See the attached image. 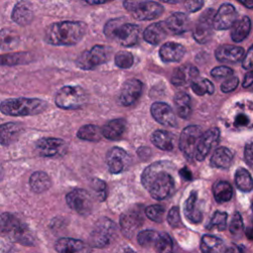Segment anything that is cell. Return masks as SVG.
Wrapping results in <instances>:
<instances>
[{
    "label": "cell",
    "mask_w": 253,
    "mask_h": 253,
    "mask_svg": "<svg viewBox=\"0 0 253 253\" xmlns=\"http://www.w3.org/2000/svg\"><path fill=\"white\" fill-rule=\"evenodd\" d=\"M152 143L159 149L171 151L174 148L173 135L164 129H157L151 134Z\"/></svg>",
    "instance_id": "30"
},
{
    "label": "cell",
    "mask_w": 253,
    "mask_h": 253,
    "mask_svg": "<svg viewBox=\"0 0 253 253\" xmlns=\"http://www.w3.org/2000/svg\"><path fill=\"white\" fill-rule=\"evenodd\" d=\"M87 32L84 22L63 21L49 25L44 32V41L52 45H74Z\"/></svg>",
    "instance_id": "2"
},
{
    "label": "cell",
    "mask_w": 253,
    "mask_h": 253,
    "mask_svg": "<svg viewBox=\"0 0 253 253\" xmlns=\"http://www.w3.org/2000/svg\"><path fill=\"white\" fill-rule=\"evenodd\" d=\"M16 242H19L23 245L32 246L35 244L36 238L32 230L26 225L21 222L18 223V225L12 230V232L9 234Z\"/></svg>",
    "instance_id": "28"
},
{
    "label": "cell",
    "mask_w": 253,
    "mask_h": 253,
    "mask_svg": "<svg viewBox=\"0 0 253 253\" xmlns=\"http://www.w3.org/2000/svg\"><path fill=\"white\" fill-rule=\"evenodd\" d=\"M167 221L170 226L177 228L181 226V217H180V210L178 207H173L167 213Z\"/></svg>",
    "instance_id": "51"
},
{
    "label": "cell",
    "mask_w": 253,
    "mask_h": 253,
    "mask_svg": "<svg viewBox=\"0 0 253 253\" xmlns=\"http://www.w3.org/2000/svg\"><path fill=\"white\" fill-rule=\"evenodd\" d=\"M229 231L231 234L238 236L243 232V220H242V216L239 212H235L232 215L230 224H229Z\"/></svg>",
    "instance_id": "50"
},
{
    "label": "cell",
    "mask_w": 253,
    "mask_h": 253,
    "mask_svg": "<svg viewBox=\"0 0 253 253\" xmlns=\"http://www.w3.org/2000/svg\"><path fill=\"white\" fill-rule=\"evenodd\" d=\"M133 55L129 51L121 50L115 55V63L120 68H129L133 64Z\"/></svg>",
    "instance_id": "47"
},
{
    "label": "cell",
    "mask_w": 253,
    "mask_h": 253,
    "mask_svg": "<svg viewBox=\"0 0 253 253\" xmlns=\"http://www.w3.org/2000/svg\"><path fill=\"white\" fill-rule=\"evenodd\" d=\"M174 106L177 115L182 119H187L192 112L191 98L187 93L180 92L174 97Z\"/></svg>",
    "instance_id": "34"
},
{
    "label": "cell",
    "mask_w": 253,
    "mask_h": 253,
    "mask_svg": "<svg viewBox=\"0 0 253 253\" xmlns=\"http://www.w3.org/2000/svg\"><path fill=\"white\" fill-rule=\"evenodd\" d=\"M211 75L214 78H227L233 75V70L227 66H216L211 71Z\"/></svg>",
    "instance_id": "52"
},
{
    "label": "cell",
    "mask_w": 253,
    "mask_h": 253,
    "mask_svg": "<svg viewBox=\"0 0 253 253\" xmlns=\"http://www.w3.org/2000/svg\"><path fill=\"white\" fill-rule=\"evenodd\" d=\"M226 219H227V213L224 211H215L211 218L209 224L207 225L208 229H211L213 227H216L218 230L222 231L226 227Z\"/></svg>",
    "instance_id": "46"
},
{
    "label": "cell",
    "mask_w": 253,
    "mask_h": 253,
    "mask_svg": "<svg viewBox=\"0 0 253 253\" xmlns=\"http://www.w3.org/2000/svg\"><path fill=\"white\" fill-rule=\"evenodd\" d=\"M11 18L20 26L29 25L34 19V9L32 4L26 0L18 1L12 10Z\"/></svg>",
    "instance_id": "20"
},
{
    "label": "cell",
    "mask_w": 253,
    "mask_h": 253,
    "mask_svg": "<svg viewBox=\"0 0 253 253\" xmlns=\"http://www.w3.org/2000/svg\"><path fill=\"white\" fill-rule=\"evenodd\" d=\"M36 148L43 157H55L65 152L66 143L60 138L43 137L36 142Z\"/></svg>",
    "instance_id": "14"
},
{
    "label": "cell",
    "mask_w": 253,
    "mask_h": 253,
    "mask_svg": "<svg viewBox=\"0 0 253 253\" xmlns=\"http://www.w3.org/2000/svg\"><path fill=\"white\" fill-rule=\"evenodd\" d=\"M165 24L169 32L174 35H181L188 31L190 27V20L185 13L176 12L167 18Z\"/></svg>",
    "instance_id": "25"
},
{
    "label": "cell",
    "mask_w": 253,
    "mask_h": 253,
    "mask_svg": "<svg viewBox=\"0 0 253 253\" xmlns=\"http://www.w3.org/2000/svg\"><path fill=\"white\" fill-rule=\"evenodd\" d=\"M142 93V83L138 79H128L126 81L119 94V102L123 106H131Z\"/></svg>",
    "instance_id": "16"
},
{
    "label": "cell",
    "mask_w": 253,
    "mask_h": 253,
    "mask_svg": "<svg viewBox=\"0 0 253 253\" xmlns=\"http://www.w3.org/2000/svg\"><path fill=\"white\" fill-rule=\"evenodd\" d=\"M124 7L139 21H148L160 17L164 7L155 1L150 0H125Z\"/></svg>",
    "instance_id": "6"
},
{
    "label": "cell",
    "mask_w": 253,
    "mask_h": 253,
    "mask_svg": "<svg viewBox=\"0 0 253 253\" xmlns=\"http://www.w3.org/2000/svg\"><path fill=\"white\" fill-rule=\"evenodd\" d=\"M169 30L165 22H157L149 25L143 32V40L151 44H158L168 34Z\"/></svg>",
    "instance_id": "24"
},
{
    "label": "cell",
    "mask_w": 253,
    "mask_h": 253,
    "mask_svg": "<svg viewBox=\"0 0 253 253\" xmlns=\"http://www.w3.org/2000/svg\"><path fill=\"white\" fill-rule=\"evenodd\" d=\"M175 166L172 162L161 160L151 163L141 174V183L151 197L161 201L171 197L175 191V180L170 174Z\"/></svg>",
    "instance_id": "1"
},
{
    "label": "cell",
    "mask_w": 253,
    "mask_h": 253,
    "mask_svg": "<svg viewBox=\"0 0 253 253\" xmlns=\"http://www.w3.org/2000/svg\"><path fill=\"white\" fill-rule=\"evenodd\" d=\"M205 0H185L184 6L186 10L190 13H195L202 9Z\"/></svg>",
    "instance_id": "54"
},
{
    "label": "cell",
    "mask_w": 253,
    "mask_h": 253,
    "mask_svg": "<svg viewBox=\"0 0 253 253\" xmlns=\"http://www.w3.org/2000/svg\"><path fill=\"white\" fill-rule=\"evenodd\" d=\"M231 39L235 42H242L247 38L251 30V21L248 17L244 16L236 22L231 27Z\"/></svg>",
    "instance_id": "29"
},
{
    "label": "cell",
    "mask_w": 253,
    "mask_h": 253,
    "mask_svg": "<svg viewBox=\"0 0 253 253\" xmlns=\"http://www.w3.org/2000/svg\"><path fill=\"white\" fill-rule=\"evenodd\" d=\"M162 2H166V3H170V4H176V3H179V2H182L184 0H160Z\"/></svg>",
    "instance_id": "62"
},
{
    "label": "cell",
    "mask_w": 253,
    "mask_h": 253,
    "mask_svg": "<svg viewBox=\"0 0 253 253\" xmlns=\"http://www.w3.org/2000/svg\"><path fill=\"white\" fill-rule=\"evenodd\" d=\"M109 171L112 174H119L125 171L130 163L129 155L121 147H112L106 156Z\"/></svg>",
    "instance_id": "15"
},
{
    "label": "cell",
    "mask_w": 253,
    "mask_h": 253,
    "mask_svg": "<svg viewBox=\"0 0 253 253\" xmlns=\"http://www.w3.org/2000/svg\"><path fill=\"white\" fill-rule=\"evenodd\" d=\"M186 48L184 45L168 42L161 45L159 49V56L163 62H178L185 55Z\"/></svg>",
    "instance_id": "21"
},
{
    "label": "cell",
    "mask_w": 253,
    "mask_h": 253,
    "mask_svg": "<svg viewBox=\"0 0 253 253\" xmlns=\"http://www.w3.org/2000/svg\"><path fill=\"white\" fill-rule=\"evenodd\" d=\"M202 134L203 131L198 126H189L182 130L180 134L179 148L188 160H192L195 157Z\"/></svg>",
    "instance_id": "10"
},
{
    "label": "cell",
    "mask_w": 253,
    "mask_h": 253,
    "mask_svg": "<svg viewBox=\"0 0 253 253\" xmlns=\"http://www.w3.org/2000/svg\"><path fill=\"white\" fill-rule=\"evenodd\" d=\"M245 234H246V236H247L248 239L253 240V226L248 227V228L246 229V231H245Z\"/></svg>",
    "instance_id": "61"
},
{
    "label": "cell",
    "mask_w": 253,
    "mask_h": 253,
    "mask_svg": "<svg viewBox=\"0 0 253 253\" xmlns=\"http://www.w3.org/2000/svg\"><path fill=\"white\" fill-rule=\"evenodd\" d=\"M199 75V70L191 64H184L174 69L171 82L175 86H183L189 82H192Z\"/></svg>",
    "instance_id": "23"
},
{
    "label": "cell",
    "mask_w": 253,
    "mask_h": 253,
    "mask_svg": "<svg viewBox=\"0 0 253 253\" xmlns=\"http://www.w3.org/2000/svg\"><path fill=\"white\" fill-rule=\"evenodd\" d=\"M214 14L215 12L213 9H208L200 16L193 30V37L197 42L206 43L211 40L212 35V29H214Z\"/></svg>",
    "instance_id": "13"
},
{
    "label": "cell",
    "mask_w": 253,
    "mask_h": 253,
    "mask_svg": "<svg viewBox=\"0 0 253 253\" xmlns=\"http://www.w3.org/2000/svg\"><path fill=\"white\" fill-rule=\"evenodd\" d=\"M154 248H155V251L161 252V253L171 252L173 250V241L170 235L166 232H160L156 240V243L154 245Z\"/></svg>",
    "instance_id": "45"
},
{
    "label": "cell",
    "mask_w": 253,
    "mask_h": 253,
    "mask_svg": "<svg viewBox=\"0 0 253 253\" xmlns=\"http://www.w3.org/2000/svg\"><path fill=\"white\" fill-rule=\"evenodd\" d=\"M142 210L143 208L141 206H134L121 214L120 226L122 233L126 237H132L134 232L143 223Z\"/></svg>",
    "instance_id": "11"
},
{
    "label": "cell",
    "mask_w": 253,
    "mask_h": 253,
    "mask_svg": "<svg viewBox=\"0 0 253 253\" xmlns=\"http://www.w3.org/2000/svg\"><path fill=\"white\" fill-rule=\"evenodd\" d=\"M238 83H239L238 78L236 76L231 75V76L227 77V79L222 82V84L220 85V89L223 93H229V92L233 91L234 89H236Z\"/></svg>",
    "instance_id": "53"
},
{
    "label": "cell",
    "mask_w": 253,
    "mask_h": 253,
    "mask_svg": "<svg viewBox=\"0 0 253 253\" xmlns=\"http://www.w3.org/2000/svg\"><path fill=\"white\" fill-rule=\"evenodd\" d=\"M233 160L232 152L224 146L218 147L214 150L211 158V165L216 168L227 169Z\"/></svg>",
    "instance_id": "27"
},
{
    "label": "cell",
    "mask_w": 253,
    "mask_h": 253,
    "mask_svg": "<svg viewBox=\"0 0 253 253\" xmlns=\"http://www.w3.org/2000/svg\"><path fill=\"white\" fill-rule=\"evenodd\" d=\"M244 159L248 165H253V138L248 140L245 145Z\"/></svg>",
    "instance_id": "55"
},
{
    "label": "cell",
    "mask_w": 253,
    "mask_h": 253,
    "mask_svg": "<svg viewBox=\"0 0 253 253\" xmlns=\"http://www.w3.org/2000/svg\"><path fill=\"white\" fill-rule=\"evenodd\" d=\"M242 66L245 69H251L253 68V44L248 49L247 53L244 55L242 59Z\"/></svg>",
    "instance_id": "56"
},
{
    "label": "cell",
    "mask_w": 253,
    "mask_h": 253,
    "mask_svg": "<svg viewBox=\"0 0 253 253\" xmlns=\"http://www.w3.org/2000/svg\"><path fill=\"white\" fill-rule=\"evenodd\" d=\"M31 60L30 54L27 52H16L4 54L1 56L2 65H15V64H23L27 63Z\"/></svg>",
    "instance_id": "42"
},
{
    "label": "cell",
    "mask_w": 253,
    "mask_h": 253,
    "mask_svg": "<svg viewBox=\"0 0 253 253\" xmlns=\"http://www.w3.org/2000/svg\"><path fill=\"white\" fill-rule=\"evenodd\" d=\"M85 247L84 242L73 238H60L55 242V250L60 253H73L82 251Z\"/></svg>",
    "instance_id": "33"
},
{
    "label": "cell",
    "mask_w": 253,
    "mask_h": 253,
    "mask_svg": "<svg viewBox=\"0 0 253 253\" xmlns=\"http://www.w3.org/2000/svg\"><path fill=\"white\" fill-rule=\"evenodd\" d=\"M219 134L220 131L217 127H211L202 134L195 154V158L197 160L203 161L208 156L213 146L216 145L219 139Z\"/></svg>",
    "instance_id": "17"
},
{
    "label": "cell",
    "mask_w": 253,
    "mask_h": 253,
    "mask_svg": "<svg viewBox=\"0 0 253 253\" xmlns=\"http://www.w3.org/2000/svg\"><path fill=\"white\" fill-rule=\"evenodd\" d=\"M201 250L206 253L225 251L223 241L220 238L210 234H206L202 237Z\"/></svg>",
    "instance_id": "37"
},
{
    "label": "cell",
    "mask_w": 253,
    "mask_h": 253,
    "mask_svg": "<svg viewBox=\"0 0 253 253\" xmlns=\"http://www.w3.org/2000/svg\"><path fill=\"white\" fill-rule=\"evenodd\" d=\"M19 222V219L14 214L3 212L1 214V232L3 234H10Z\"/></svg>",
    "instance_id": "44"
},
{
    "label": "cell",
    "mask_w": 253,
    "mask_h": 253,
    "mask_svg": "<svg viewBox=\"0 0 253 253\" xmlns=\"http://www.w3.org/2000/svg\"><path fill=\"white\" fill-rule=\"evenodd\" d=\"M230 126L235 130L253 128V102H237L232 110Z\"/></svg>",
    "instance_id": "9"
},
{
    "label": "cell",
    "mask_w": 253,
    "mask_h": 253,
    "mask_svg": "<svg viewBox=\"0 0 253 253\" xmlns=\"http://www.w3.org/2000/svg\"><path fill=\"white\" fill-rule=\"evenodd\" d=\"M84 1L91 5H100V4H105V3L111 2L113 0H84Z\"/></svg>",
    "instance_id": "59"
},
{
    "label": "cell",
    "mask_w": 253,
    "mask_h": 253,
    "mask_svg": "<svg viewBox=\"0 0 253 253\" xmlns=\"http://www.w3.org/2000/svg\"><path fill=\"white\" fill-rule=\"evenodd\" d=\"M253 84V70L250 72H247L246 75L244 76V80L242 83V86L244 88H247Z\"/></svg>",
    "instance_id": "57"
},
{
    "label": "cell",
    "mask_w": 253,
    "mask_h": 253,
    "mask_svg": "<svg viewBox=\"0 0 253 253\" xmlns=\"http://www.w3.org/2000/svg\"><path fill=\"white\" fill-rule=\"evenodd\" d=\"M150 113L157 123L165 126H177V119L172 108L164 102L153 103L150 107Z\"/></svg>",
    "instance_id": "19"
},
{
    "label": "cell",
    "mask_w": 253,
    "mask_h": 253,
    "mask_svg": "<svg viewBox=\"0 0 253 253\" xmlns=\"http://www.w3.org/2000/svg\"><path fill=\"white\" fill-rule=\"evenodd\" d=\"M51 186L49 176L42 171L34 172L30 177V187L35 193H42L47 191Z\"/></svg>",
    "instance_id": "32"
},
{
    "label": "cell",
    "mask_w": 253,
    "mask_h": 253,
    "mask_svg": "<svg viewBox=\"0 0 253 253\" xmlns=\"http://www.w3.org/2000/svg\"><path fill=\"white\" fill-rule=\"evenodd\" d=\"M47 107L45 101L38 98H13L1 103V112L8 116H35Z\"/></svg>",
    "instance_id": "4"
},
{
    "label": "cell",
    "mask_w": 253,
    "mask_h": 253,
    "mask_svg": "<svg viewBox=\"0 0 253 253\" xmlns=\"http://www.w3.org/2000/svg\"><path fill=\"white\" fill-rule=\"evenodd\" d=\"M145 214L149 219L155 222H161L164 218L165 209L161 205H152L145 209Z\"/></svg>",
    "instance_id": "49"
},
{
    "label": "cell",
    "mask_w": 253,
    "mask_h": 253,
    "mask_svg": "<svg viewBox=\"0 0 253 253\" xmlns=\"http://www.w3.org/2000/svg\"><path fill=\"white\" fill-rule=\"evenodd\" d=\"M104 34L123 46H133L138 42L140 29L137 25L126 23L124 18H116L106 23Z\"/></svg>",
    "instance_id": "3"
},
{
    "label": "cell",
    "mask_w": 253,
    "mask_h": 253,
    "mask_svg": "<svg viewBox=\"0 0 253 253\" xmlns=\"http://www.w3.org/2000/svg\"><path fill=\"white\" fill-rule=\"evenodd\" d=\"M236 187L242 192H250L253 188V179L245 168H238L234 176Z\"/></svg>",
    "instance_id": "39"
},
{
    "label": "cell",
    "mask_w": 253,
    "mask_h": 253,
    "mask_svg": "<svg viewBox=\"0 0 253 253\" xmlns=\"http://www.w3.org/2000/svg\"><path fill=\"white\" fill-rule=\"evenodd\" d=\"M251 209H252V211H253V199H252V202H251Z\"/></svg>",
    "instance_id": "63"
},
{
    "label": "cell",
    "mask_w": 253,
    "mask_h": 253,
    "mask_svg": "<svg viewBox=\"0 0 253 253\" xmlns=\"http://www.w3.org/2000/svg\"><path fill=\"white\" fill-rule=\"evenodd\" d=\"M68 207L81 215H88L93 209L92 196L83 189H75L66 195Z\"/></svg>",
    "instance_id": "12"
},
{
    "label": "cell",
    "mask_w": 253,
    "mask_h": 253,
    "mask_svg": "<svg viewBox=\"0 0 253 253\" xmlns=\"http://www.w3.org/2000/svg\"><path fill=\"white\" fill-rule=\"evenodd\" d=\"M117 233L115 222L108 217H100L90 234L89 242L92 247L103 248L112 243Z\"/></svg>",
    "instance_id": "7"
},
{
    "label": "cell",
    "mask_w": 253,
    "mask_h": 253,
    "mask_svg": "<svg viewBox=\"0 0 253 253\" xmlns=\"http://www.w3.org/2000/svg\"><path fill=\"white\" fill-rule=\"evenodd\" d=\"M215 57L220 62L235 63L243 59L244 49L236 45L223 44L215 49Z\"/></svg>",
    "instance_id": "22"
},
{
    "label": "cell",
    "mask_w": 253,
    "mask_h": 253,
    "mask_svg": "<svg viewBox=\"0 0 253 253\" xmlns=\"http://www.w3.org/2000/svg\"><path fill=\"white\" fill-rule=\"evenodd\" d=\"M126 129V122L124 119H115L108 122L102 127L103 136L110 140H118Z\"/></svg>",
    "instance_id": "26"
},
{
    "label": "cell",
    "mask_w": 253,
    "mask_h": 253,
    "mask_svg": "<svg viewBox=\"0 0 253 253\" xmlns=\"http://www.w3.org/2000/svg\"><path fill=\"white\" fill-rule=\"evenodd\" d=\"M54 102L60 109L76 110L86 104L87 93L80 86H64L56 92Z\"/></svg>",
    "instance_id": "5"
},
{
    "label": "cell",
    "mask_w": 253,
    "mask_h": 253,
    "mask_svg": "<svg viewBox=\"0 0 253 253\" xmlns=\"http://www.w3.org/2000/svg\"><path fill=\"white\" fill-rule=\"evenodd\" d=\"M197 200H198V193L196 191H193L189 195V198L185 202V206H184V213L186 217L195 223L201 222L203 218L202 212L200 211L199 209H197Z\"/></svg>",
    "instance_id": "31"
},
{
    "label": "cell",
    "mask_w": 253,
    "mask_h": 253,
    "mask_svg": "<svg viewBox=\"0 0 253 253\" xmlns=\"http://www.w3.org/2000/svg\"><path fill=\"white\" fill-rule=\"evenodd\" d=\"M191 88L193 92L199 96H203L205 94H212L214 92L213 84L210 80L205 78L200 80L194 79L191 82Z\"/></svg>",
    "instance_id": "40"
},
{
    "label": "cell",
    "mask_w": 253,
    "mask_h": 253,
    "mask_svg": "<svg viewBox=\"0 0 253 253\" xmlns=\"http://www.w3.org/2000/svg\"><path fill=\"white\" fill-rule=\"evenodd\" d=\"M212 193L217 203H225L232 198L233 190L228 182L218 181L212 186Z\"/></svg>",
    "instance_id": "35"
},
{
    "label": "cell",
    "mask_w": 253,
    "mask_h": 253,
    "mask_svg": "<svg viewBox=\"0 0 253 253\" xmlns=\"http://www.w3.org/2000/svg\"><path fill=\"white\" fill-rule=\"evenodd\" d=\"M92 192L99 201H104L107 197V185L106 183L98 178H93L90 183Z\"/></svg>",
    "instance_id": "48"
},
{
    "label": "cell",
    "mask_w": 253,
    "mask_h": 253,
    "mask_svg": "<svg viewBox=\"0 0 253 253\" xmlns=\"http://www.w3.org/2000/svg\"><path fill=\"white\" fill-rule=\"evenodd\" d=\"M237 1L249 9L253 8V0H237Z\"/></svg>",
    "instance_id": "60"
},
{
    "label": "cell",
    "mask_w": 253,
    "mask_h": 253,
    "mask_svg": "<svg viewBox=\"0 0 253 253\" xmlns=\"http://www.w3.org/2000/svg\"><path fill=\"white\" fill-rule=\"evenodd\" d=\"M20 130L21 128L19 125L15 123H8V124L2 125L0 127L1 143L3 145H7L14 142L18 138L20 134Z\"/></svg>",
    "instance_id": "36"
},
{
    "label": "cell",
    "mask_w": 253,
    "mask_h": 253,
    "mask_svg": "<svg viewBox=\"0 0 253 253\" xmlns=\"http://www.w3.org/2000/svg\"><path fill=\"white\" fill-rule=\"evenodd\" d=\"M103 136L102 128L95 125H85L77 131V137L82 140L97 142Z\"/></svg>",
    "instance_id": "38"
},
{
    "label": "cell",
    "mask_w": 253,
    "mask_h": 253,
    "mask_svg": "<svg viewBox=\"0 0 253 253\" xmlns=\"http://www.w3.org/2000/svg\"><path fill=\"white\" fill-rule=\"evenodd\" d=\"M112 49L109 46L97 44L83 51L76 59V65L83 70H92L109 60Z\"/></svg>",
    "instance_id": "8"
},
{
    "label": "cell",
    "mask_w": 253,
    "mask_h": 253,
    "mask_svg": "<svg viewBox=\"0 0 253 253\" xmlns=\"http://www.w3.org/2000/svg\"><path fill=\"white\" fill-rule=\"evenodd\" d=\"M159 236V232L152 229H145L137 234V242L141 247H150L154 246L156 240Z\"/></svg>",
    "instance_id": "43"
},
{
    "label": "cell",
    "mask_w": 253,
    "mask_h": 253,
    "mask_svg": "<svg viewBox=\"0 0 253 253\" xmlns=\"http://www.w3.org/2000/svg\"><path fill=\"white\" fill-rule=\"evenodd\" d=\"M180 175H181V177H183L185 180H191L192 179V173H191V171L188 169V168H182L181 170H180Z\"/></svg>",
    "instance_id": "58"
},
{
    "label": "cell",
    "mask_w": 253,
    "mask_h": 253,
    "mask_svg": "<svg viewBox=\"0 0 253 253\" xmlns=\"http://www.w3.org/2000/svg\"><path fill=\"white\" fill-rule=\"evenodd\" d=\"M19 43L18 35L8 29H2L1 31V49H12Z\"/></svg>",
    "instance_id": "41"
},
{
    "label": "cell",
    "mask_w": 253,
    "mask_h": 253,
    "mask_svg": "<svg viewBox=\"0 0 253 253\" xmlns=\"http://www.w3.org/2000/svg\"><path fill=\"white\" fill-rule=\"evenodd\" d=\"M237 12L235 8L228 3L222 4L214 14L213 28L215 30H227L236 22Z\"/></svg>",
    "instance_id": "18"
}]
</instances>
